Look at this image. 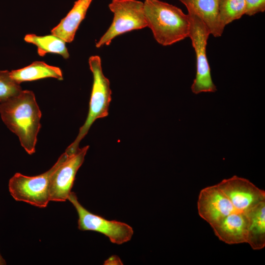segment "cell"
<instances>
[{
  "instance_id": "6da1fadb",
  "label": "cell",
  "mask_w": 265,
  "mask_h": 265,
  "mask_svg": "<svg viewBox=\"0 0 265 265\" xmlns=\"http://www.w3.org/2000/svg\"><path fill=\"white\" fill-rule=\"evenodd\" d=\"M0 113L3 122L18 136L26 151L29 155L34 153L42 113L34 93L22 90L17 96L1 103Z\"/></svg>"
},
{
  "instance_id": "8fae6325",
  "label": "cell",
  "mask_w": 265,
  "mask_h": 265,
  "mask_svg": "<svg viewBox=\"0 0 265 265\" xmlns=\"http://www.w3.org/2000/svg\"><path fill=\"white\" fill-rule=\"evenodd\" d=\"M247 218L244 212H234L212 227L220 240L228 244L246 243Z\"/></svg>"
},
{
  "instance_id": "2e32d148",
  "label": "cell",
  "mask_w": 265,
  "mask_h": 265,
  "mask_svg": "<svg viewBox=\"0 0 265 265\" xmlns=\"http://www.w3.org/2000/svg\"><path fill=\"white\" fill-rule=\"evenodd\" d=\"M24 40L26 42L35 45L37 48V53L41 56H44L47 53H53L58 54L65 59L69 57L66 42L52 34L45 36L27 34Z\"/></svg>"
},
{
  "instance_id": "9c48e42d",
  "label": "cell",
  "mask_w": 265,
  "mask_h": 265,
  "mask_svg": "<svg viewBox=\"0 0 265 265\" xmlns=\"http://www.w3.org/2000/svg\"><path fill=\"white\" fill-rule=\"evenodd\" d=\"M217 185L238 212H244L265 201V190L244 178L235 175Z\"/></svg>"
},
{
  "instance_id": "8992f818",
  "label": "cell",
  "mask_w": 265,
  "mask_h": 265,
  "mask_svg": "<svg viewBox=\"0 0 265 265\" xmlns=\"http://www.w3.org/2000/svg\"><path fill=\"white\" fill-rule=\"evenodd\" d=\"M190 21L188 37L196 55V76L191 86L192 93L215 92L211 68L206 54V47L210 32L205 24L195 15L187 13Z\"/></svg>"
},
{
  "instance_id": "5bb4252c",
  "label": "cell",
  "mask_w": 265,
  "mask_h": 265,
  "mask_svg": "<svg viewBox=\"0 0 265 265\" xmlns=\"http://www.w3.org/2000/svg\"><path fill=\"white\" fill-rule=\"evenodd\" d=\"M247 218V241L255 250L265 247V201L244 212Z\"/></svg>"
},
{
  "instance_id": "9a60e30c",
  "label": "cell",
  "mask_w": 265,
  "mask_h": 265,
  "mask_svg": "<svg viewBox=\"0 0 265 265\" xmlns=\"http://www.w3.org/2000/svg\"><path fill=\"white\" fill-rule=\"evenodd\" d=\"M11 77L17 82L30 81L41 79L53 78L63 80L61 70L43 61H36L29 65L10 72Z\"/></svg>"
},
{
  "instance_id": "52a82bcc",
  "label": "cell",
  "mask_w": 265,
  "mask_h": 265,
  "mask_svg": "<svg viewBox=\"0 0 265 265\" xmlns=\"http://www.w3.org/2000/svg\"><path fill=\"white\" fill-rule=\"evenodd\" d=\"M68 200L78 213L79 230L100 233L106 236L112 243L117 244H122L131 239L133 230L129 225L116 220H109L91 212L81 205L73 192H71Z\"/></svg>"
},
{
  "instance_id": "e0dca14e",
  "label": "cell",
  "mask_w": 265,
  "mask_h": 265,
  "mask_svg": "<svg viewBox=\"0 0 265 265\" xmlns=\"http://www.w3.org/2000/svg\"><path fill=\"white\" fill-rule=\"evenodd\" d=\"M244 0H219L218 21L224 31L225 26L245 14Z\"/></svg>"
},
{
  "instance_id": "7c38bea8",
  "label": "cell",
  "mask_w": 265,
  "mask_h": 265,
  "mask_svg": "<svg viewBox=\"0 0 265 265\" xmlns=\"http://www.w3.org/2000/svg\"><path fill=\"white\" fill-rule=\"evenodd\" d=\"M185 5L188 13L196 16L206 25L214 37L223 33L218 21L219 0H179Z\"/></svg>"
},
{
  "instance_id": "3957f363",
  "label": "cell",
  "mask_w": 265,
  "mask_h": 265,
  "mask_svg": "<svg viewBox=\"0 0 265 265\" xmlns=\"http://www.w3.org/2000/svg\"><path fill=\"white\" fill-rule=\"evenodd\" d=\"M88 63L93 78L89 111L76 138L65 151L68 154H72L79 150L80 142L87 134L95 121L105 117L108 114L111 90L109 80L103 74L101 59L98 55L91 56L89 58Z\"/></svg>"
},
{
  "instance_id": "d6986e66",
  "label": "cell",
  "mask_w": 265,
  "mask_h": 265,
  "mask_svg": "<svg viewBox=\"0 0 265 265\" xmlns=\"http://www.w3.org/2000/svg\"><path fill=\"white\" fill-rule=\"evenodd\" d=\"M245 2V15L253 16L265 11V0H244Z\"/></svg>"
},
{
  "instance_id": "277c9868",
  "label": "cell",
  "mask_w": 265,
  "mask_h": 265,
  "mask_svg": "<svg viewBox=\"0 0 265 265\" xmlns=\"http://www.w3.org/2000/svg\"><path fill=\"white\" fill-rule=\"evenodd\" d=\"M63 153L48 171L34 176L16 173L10 180L9 191L13 198L39 208H45L50 201L49 186L51 176L66 156Z\"/></svg>"
},
{
  "instance_id": "ac0fdd59",
  "label": "cell",
  "mask_w": 265,
  "mask_h": 265,
  "mask_svg": "<svg viewBox=\"0 0 265 265\" xmlns=\"http://www.w3.org/2000/svg\"><path fill=\"white\" fill-rule=\"evenodd\" d=\"M20 84L15 81L7 70L0 71V103L18 95L22 91Z\"/></svg>"
},
{
  "instance_id": "4fadbf2b",
  "label": "cell",
  "mask_w": 265,
  "mask_h": 265,
  "mask_svg": "<svg viewBox=\"0 0 265 265\" xmlns=\"http://www.w3.org/2000/svg\"><path fill=\"white\" fill-rule=\"evenodd\" d=\"M93 0H77L60 23L51 30V33L65 42L70 43L74 39L76 32Z\"/></svg>"
},
{
  "instance_id": "5b68a950",
  "label": "cell",
  "mask_w": 265,
  "mask_h": 265,
  "mask_svg": "<svg viewBox=\"0 0 265 265\" xmlns=\"http://www.w3.org/2000/svg\"><path fill=\"white\" fill-rule=\"evenodd\" d=\"M108 7L113 13L109 27L96 43V47L108 46L116 36L147 27L143 2L138 0H112Z\"/></svg>"
},
{
  "instance_id": "ffe728a7",
  "label": "cell",
  "mask_w": 265,
  "mask_h": 265,
  "mask_svg": "<svg viewBox=\"0 0 265 265\" xmlns=\"http://www.w3.org/2000/svg\"><path fill=\"white\" fill-rule=\"evenodd\" d=\"M6 265L5 260L2 257L0 253V265Z\"/></svg>"
},
{
  "instance_id": "30bf717a",
  "label": "cell",
  "mask_w": 265,
  "mask_h": 265,
  "mask_svg": "<svg viewBox=\"0 0 265 265\" xmlns=\"http://www.w3.org/2000/svg\"><path fill=\"white\" fill-rule=\"evenodd\" d=\"M197 210L199 216L211 227L230 213L237 212L217 184L201 190Z\"/></svg>"
},
{
  "instance_id": "7a4b0ae2",
  "label": "cell",
  "mask_w": 265,
  "mask_h": 265,
  "mask_svg": "<svg viewBox=\"0 0 265 265\" xmlns=\"http://www.w3.org/2000/svg\"><path fill=\"white\" fill-rule=\"evenodd\" d=\"M143 4L147 27L159 44L170 46L188 37L189 16L181 9L159 0H145Z\"/></svg>"
},
{
  "instance_id": "ba28073f",
  "label": "cell",
  "mask_w": 265,
  "mask_h": 265,
  "mask_svg": "<svg viewBox=\"0 0 265 265\" xmlns=\"http://www.w3.org/2000/svg\"><path fill=\"white\" fill-rule=\"evenodd\" d=\"M89 146L66 156L53 173L50 183V201L64 202L71 192L76 175L83 163Z\"/></svg>"
}]
</instances>
